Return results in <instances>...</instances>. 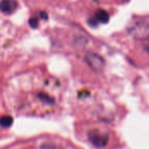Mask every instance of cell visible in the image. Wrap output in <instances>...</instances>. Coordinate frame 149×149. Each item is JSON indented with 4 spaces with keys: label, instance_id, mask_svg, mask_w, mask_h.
<instances>
[{
    "label": "cell",
    "instance_id": "obj_1",
    "mask_svg": "<svg viewBox=\"0 0 149 149\" xmlns=\"http://www.w3.org/2000/svg\"><path fill=\"white\" fill-rule=\"evenodd\" d=\"M88 141L98 149L117 148L120 147V141L116 133L107 127H95L87 133Z\"/></svg>",
    "mask_w": 149,
    "mask_h": 149
},
{
    "label": "cell",
    "instance_id": "obj_2",
    "mask_svg": "<svg viewBox=\"0 0 149 149\" xmlns=\"http://www.w3.org/2000/svg\"><path fill=\"white\" fill-rule=\"evenodd\" d=\"M85 61L90 68L95 72H100L105 65V61L102 57L97 53L89 52L85 55Z\"/></svg>",
    "mask_w": 149,
    "mask_h": 149
},
{
    "label": "cell",
    "instance_id": "obj_3",
    "mask_svg": "<svg viewBox=\"0 0 149 149\" xmlns=\"http://www.w3.org/2000/svg\"><path fill=\"white\" fill-rule=\"evenodd\" d=\"M17 8V3L15 0H1L0 11L5 14L13 13Z\"/></svg>",
    "mask_w": 149,
    "mask_h": 149
},
{
    "label": "cell",
    "instance_id": "obj_4",
    "mask_svg": "<svg viewBox=\"0 0 149 149\" xmlns=\"http://www.w3.org/2000/svg\"><path fill=\"white\" fill-rule=\"evenodd\" d=\"M96 20L98 22H100V23H103V24H106L109 21V14L107 13V11H106L105 10H102V9H99L96 10L95 12V17Z\"/></svg>",
    "mask_w": 149,
    "mask_h": 149
},
{
    "label": "cell",
    "instance_id": "obj_5",
    "mask_svg": "<svg viewBox=\"0 0 149 149\" xmlns=\"http://www.w3.org/2000/svg\"><path fill=\"white\" fill-rule=\"evenodd\" d=\"M13 123V119L10 115H4L0 118V126L3 128H8L10 127Z\"/></svg>",
    "mask_w": 149,
    "mask_h": 149
},
{
    "label": "cell",
    "instance_id": "obj_6",
    "mask_svg": "<svg viewBox=\"0 0 149 149\" xmlns=\"http://www.w3.org/2000/svg\"><path fill=\"white\" fill-rule=\"evenodd\" d=\"M141 45H142L143 50L149 54V37H147V38H143Z\"/></svg>",
    "mask_w": 149,
    "mask_h": 149
},
{
    "label": "cell",
    "instance_id": "obj_7",
    "mask_svg": "<svg viewBox=\"0 0 149 149\" xmlns=\"http://www.w3.org/2000/svg\"><path fill=\"white\" fill-rule=\"evenodd\" d=\"M29 24L31 25V28H37L38 25V19L36 18V17H31V18H30Z\"/></svg>",
    "mask_w": 149,
    "mask_h": 149
}]
</instances>
